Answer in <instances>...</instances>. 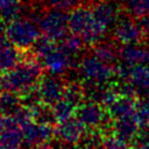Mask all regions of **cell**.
Wrapping results in <instances>:
<instances>
[{"label":"cell","instance_id":"6da1fadb","mask_svg":"<svg viewBox=\"0 0 149 149\" xmlns=\"http://www.w3.org/2000/svg\"><path fill=\"white\" fill-rule=\"evenodd\" d=\"M43 65L41 61L30 51H24L22 61L12 70L3 73L5 90L22 94L37 86L43 76Z\"/></svg>","mask_w":149,"mask_h":149},{"label":"cell","instance_id":"7a4b0ae2","mask_svg":"<svg viewBox=\"0 0 149 149\" xmlns=\"http://www.w3.org/2000/svg\"><path fill=\"white\" fill-rule=\"evenodd\" d=\"M69 28L71 33L78 34L86 45L93 47L102 41L107 28L95 20L91 10V6L81 3L69 14Z\"/></svg>","mask_w":149,"mask_h":149},{"label":"cell","instance_id":"3957f363","mask_svg":"<svg viewBox=\"0 0 149 149\" xmlns=\"http://www.w3.org/2000/svg\"><path fill=\"white\" fill-rule=\"evenodd\" d=\"M41 34L37 22L26 16H20L8 22L5 30L6 37L23 51L30 50Z\"/></svg>","mask_w":149,"mask_h":149},{"label":"cell","instance_id":"277c9868","mask_svg":"<svg viewBox=\"0 0 149 149\" xmlns=\"http://www.w3.org/2000/svg\"><path fill=\"white\" fill-rule=\"evenodd\" d=\"M74 116L84 125L86 129H98L101 132L109 130L113 133V119L109 116L106 107L100 102L93 100H84L76 108Z\"/></svg>","mask_w":149,"mask_h":149},{"label":"cell","instance_id":"5b68a950","mask_svg":"<svg viewBox=\"0 0 149 149\" xmlns=\"http://www.w3.org/2000/svg\"><path fill=\"white\" fill-rule=\"evenodd\" d=\"M41 33L55 42H59L70 33L69 13L57 8H45L38 20Z\"/></svg>","mask_w":149,"mask_h":149},{"label":"cell","instance_id":"8992f818","mask_svg":"<svg viewBox=\"0 0 149 149\" xmlns=\"http://www.w3.org/2000/svg\"><path fill=\"white\" fill-rule=\"evenodd\" d=\"M22 147L27 149H47L55 134V126L30 121L22 127Z\"/></svg>","mask_w":149,"mask_h":149},{"label":"cell","instance_id":"52a82bcc","mask_svg":"<svg viewBox=\"0 0 149 149\" xmlns=\"http://www.w3.org/2000/svg\"><path fill=\"white\" fill-rule=\"evenodd\" d=\"M78 71L85 81L108 83L114 77V66L100 61L93 54L85 55L80 59Z\"/></svg>","mask_w":149,"mask_h":149},{"label":"cell","instance_id":"ba28073f","mask_svg":"<svg viewBox=\"0 0 149 149\" xmlns=\"http://www.w3.org/2000/svg\"><path fill=\"white\" fill-rule=\"evenodd\" d=\"M113 38L121 45L141 43L144 38L140 22L130 14H121L113 26Z\"/></svg>","mask_w":149,"mask_h":149},{"label":"cell","instance_id":"9c48e42d","mask_svg":"<svg viewBox=\"0 0 149 149\" xmlns=\"http://www.w3.org/2000/svg\"><path fill=\"white\" fill-rule=\"evenodd\" d=\"M65 85L66 84H64L63 79L58 74H43L37 84L42 102L52 107L63 98Z\"/></svg>","mask_w":149,"mask_h":149},{"label":"cell","instance_id":"30bf717a","mask_svg":"<svg viewBox=\"0 0 149 149\" xmlns=\"http://www.w3.org/2000/svg\"><path fill=\"white\" fill-rule=\"evenodd\" d=\"M40 61L43 68L49 73L58 74V76L65 73L68 70H70L76 65L74 57L66 54L62 48H59V45H57L54 50H51Z\"/></svg>","mask_w":149,"mask_h":149},{"label":"cell","instance_id":"8fae6325","mask_svg":"<svg viewBox=\"0 0 149 149\" xmlns=\"http://www.w3.org/2000/svg\"><path fill=\"white\" fill-rule=\"evenodd\" d=\"M85 132L86 128L74 115L55 126L56 139L64 144H78Z\"/></svg>","mask_w":149,"mask_h":149},{"label":"cell","instance_id":"7c38bea8","mask_svg":"<svg viewBox=\"0 0 149 149\" xmlns=\"http://www.w3.org/2000/svg\"><path fill=\"white\" fill-rule=\"evenodd\" d=\"M121 3L118 0H100L91 5L93 16L107 29L115 24L121 15Z\"/></svg>","mask_w":149,"mask_h":149},{"label":"cell","instance_id":"4fadbf2b","mask_svg":"<svg viewBox=\"0 0 149 149\" xmlns=\"http://www.w3.org/2000/svg\"><path fill=\"white\" fill-rule=\"evenodd\" d=\"M24 51L14 45L6 36L0 38V72L6 73L14 69L23 58Z\"/></svg>","mask_w":149,"mask_h":149},{"label":"cell","instance_id":"5bb4252c","mask_svg":"<svg viewBox=\"0 0 149 149\" xmlns=\"http://www.w3.org/2000/svg\"><path fill=\"white\" fill-rule=\"evenodd\" d=\"M137 108V99L128 95H119L109 106L106 107L109 116L113 120L130 118L135 115Z\"/></svg>","mask_w":149,"mask_h":149},{"label":"cell","instance_id":"9a60e30c","mask_svg":"<svg viewBox=\"0 0 149 149\" xmlns=\"http://www.w3.org/2000/svg\"><path fill=\"white\" fill-rule=\"evenodd\" d=\"M120 61L135 66L149 63V48L140 43L125 44L120 48Z\"/></svg>","mask_w":149,"mask_h":149},{"label":"cell","instance_id":"2e32d148","mask_svg":"<svg viewBox=\"0 0 149 149\" xmlns=\"http://www.w3.org/2000/svg\"><path fill=\"white\" fill-rule=\"evenodd\" d=\"M139 129H140L139 123L134 116L113 120V125H112L113 134L129 144H132L135 141Z\"/></svg>","mask_w":149,"mask_h":149},{"label":"cell","instance_id":"e0dca14e","mask_svg":"<svg viewBox=\"0 0 149 149\" xmlns=\"http://www.w3.org/2000/svg\"><path fill=\"white\" fill-rule=\"evenodd\" d=\"M92 54L100 61L111 65H115L120 58V49H118L115 43L111 41H100L94 44L92 48Z\"/></svg>","mask_w":149,"mask_h":149},{"label":"cell","instance_id":"ac0fdd59","mask_svg":"<svg viewBox=\"0 0 149 149\" xmlns=\"http://www.w3.org/2000/svg\"><path fill=\"white\" fill-rule=\"evenodd\" d=\"M129 81L134 85L139 94L149 92V63L142 65H135L132 69Z\"/></svg>","mask_w":149,"mask_h":149},{"label":"cell","instance_id":"d6986e66","mask_svg":"<svg viewBox=\"0 0 149 149\" xmlns=\"http://www.w3.org/2000/svg\"><path fill=\"white\" fill-rule=\"evenodd\" d=\"M22 106L20 94L3 90L0 92V114L1 115H13Z\"/></svg>","mask_w":149,"mask_h":149},{"label":"cell","instance_id":"ffe728a7","mask_svg":"<svg viewBox=\"0 0 149 149\" xmlns=\"http://www.w3.org/2000/svg\"><path fill=\"white\" fill-rule=\"evenodd\" d=\"M22 9L23 0H0V19L6 24L20 17Z\"/></svg>","mask_w":149,"mask_h":149},{"label":"cell","instance_id":"44dd1931","mask_svg":"<svg viewBox=\"0 0 149 149\" xmlns=\"http://www.w3.org/2000/svg\"><path fill=\"white\" fill-rule=\"evenodd\" d=\"M59 48H62L66 54H69L72 57H77L84 49V45L86 44L84 40L74 33H69L66 36H64L59 42Z\"/></svg>","mask_w":149,"mask_h":149},{"label":"cell","instance_id":"7402d4cb","mask_svg":"<svg viewBox=\"0 0 149 149\" xmlns=\"http://www.w3.org/2000/svg\"><path fill=\"white\" fill-rule=\"evenodd\" d=\"M63 98L77 108L84 100H86L83 83H74V81L68 83L64 88Z\"/></svg>","mask_w":149,"mask_h":149},{"label":"cell","instance_id":"603a6c76","mask_svg":"<svg viewBox=\"0 0 149 149\" xmlns=\"http://www.w3.org/2000/svg\"><path fill=\"white\" fill-rule=\"evenodd\" d=\"M123 10L134 17L149 15V0H119Z\"/></svg>","mask_w":149,"mask_h":149},{"label":"cell","instance_id":"cb8c5ba5","mask_svg":"<svg viewBox=\"0 0 149 149\" xmlns=\"http://www.w3.org/2000/svg\"><path fill=\"white\" fill-rule=\"evenodd\" d=\"M57 47L56 42L51 38H49L48 36L41 34V36L36 40V42L33 44L30 51L38 58L41 59L42 57H44L47 54H49L51 50H54Z\"/></svg>","mask_w":149,"mask_h":149},{"label":"cell","instance_id":"d4e9b609","mask_svg":"<svg viewBox=\"0 0 149 149\" xmlns=\"http://www.w3.org/2000/svg\"><path fill=\"white\" fill-rule=\"evenodd\" d=\"M52 112H54L55 119L58 123V122H62V121L73 116L74 112H76V107L72 104H70L68 100L62 98L59 101H57L52 106Z\"/></svg>","mask_w":149,"mask_h":149},{"label":"cell","instance_id":"484cf974","mask_svg":"<svg viewBox=\"0 0 149 149\" xmlns=\"http://www.w3.org/2000/svg\"><path fill=\"white\" fill-rule=\"evenodd\" d=\"M47 8H57L63 10H72L83 3V0H38Z\"/></svg>","mask_w":149,"mask_h":149},{"label":"cell","instance_id":"4316f807","mask_svg":"<svg viewBox=\"0 0 149 149\" xmlns=\"http://www.w3.org/2000/svg\"><path fill=\"white\" fill-rule=\"evenodd\" d=\"M100 149H130V144L112 134L104 135Z\"/></svg>","mask_w":149,"mask_h":149},{"label":"cell","instance_id":"83f0119b","mask_svg":"<svg viewBox=\"0 0 149 149\" xmlns=\"http://www.w3.org/2000/svg\"><path fill=\"white\" fill-rule=\"evenodd\" d=\"M139 22H140L142 33L144 35V38L149 40V15H144V16L140 17Z\"/></svg>","mask_w":149,"mask_h":149},{"label":"cell","instance_id":"f1b7e54d","mask_svg":"<svg viewBox=\"0 0 149 149\" xmlns=\"http://www.w3.org/2000/svg\"><path fill=\"white\" fill-rule=\"evenodd\" d=\"M130 149H149V144L140 142V141H134L130 144Z\"/></svg>","mask_w":149,"mask_h":149},{"label":"cell","instance_id":"f546056e","mask_svg":"<svg viewBox=\"0 0 149 149\" xmlns=\"http://www.w3.org/2000/svg\"><path fill=\"white\" fill-rule=\"evenodd\" d=\"M5 90V80H3V73L0 72V92Z\"/></svg>","mask_w":149,"mask_h":149},{"label":"cell","instance_id":"4dcf8cb0","mask_svg":"<svg viewBox=\"0 0 149 149\" xmlns=\"http://www.w3.org/2000/svg\"><path fill=\"white\" fill-rule=\"evenodd\" d=\"M97 1H100V0H83V3L91 6V5H93L94 2H97Z\"/></svg>","mask_w":149,"mask_h":149}]
</instances>
